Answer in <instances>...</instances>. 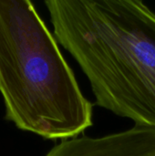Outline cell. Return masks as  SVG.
I'll use <instances>...</instances> for the list:
<instances>
[{
  "label": "cell",
  "instance_id": "3957f363",
  "mask_svg": "<svg viewBox=\"0 0 155 156\" xmlns=\"http://www.w3.org/2000/svg\"><path fill=\"white\" fill-rule=\"evenodd\" d=\"M45 156H155V130L137 126L104 136L60 141Z\"/></svg>",
  "mask_w": 155,
  "mask_h": 156
},
{
  "label": "cell",
  "instance_id": "6da1fadb",
  "mask_svg": "<svg viewBox=\"0 0 155 156\" xmlns=\"http://www.w3.org/2000/svg\"><path fill=\"white\" fill-rule=\"evenodd\" d=\"M58 42L95 103L155 130V12L141 0H47Z\"/></svg>",
  "mask_w": 155,
  "mask_h": 156
},
{
  "label": "cell",
  "instance_id": "7a4b0ae2",
  "mask_svg": "<svg viewBox=\"0 0 155 156\" xmlns=\"http://www.w3.org/2000/svg\"><path fill=\"white\" fill-rule=\"evenodd\" d=\"M0 94L5 120L44 139L75 138L92 125L93 104L29 0H0Z\"/></svg>",
  "mask_w": 155,
  "mask_h": 156
}]
</instances>
